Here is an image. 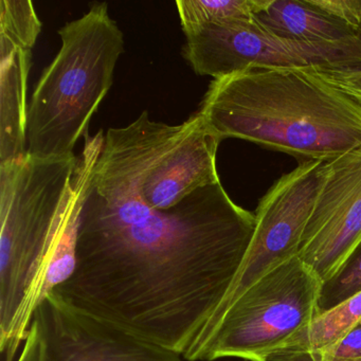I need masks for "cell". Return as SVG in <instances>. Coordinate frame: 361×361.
<instances>
[{
    "label": "cell",
    "instance_id": "1",
    "mask_svg": "<svg viewBox=\"0 0 361 361\" xmlns=\"http://www.w3.org/2000/svg\"><path fill=\"white\" fill-rule=\"evenodd\" d=\"M255 230L221 183L155 210L94 171L73 276L52 293L183 356L233 284Z\"/></svg>",
    "mask_w": 361,
    "mask_h": 361
},
{
    "label": "cell",
    "instance_id": "2",
    "mask_svg": "<svg viewBox=\"0 0 361 361\" xmlns=\"http://www.w3.org/2000/svg\"><path fill=\"white\" fill-rule=\"evenodd\" d=\"M105 135L81 155L0 164V350L13 361L45 299L46 274L63 235L81 215Z\"/></svg>",
    "mask_w": 361,
    "mask_h": 361
},
{
    "label": "cell",
    "instance_id": "3",
    "mask_svg": "<svg viewBox=\"0 0 361 361\" xmlns=\"http://www.w3.org/2000/svg\"><path fill=\"white\" fill-rule=\"evenodd\" d=\"M198 113L211 132L301 161L361 145V107L312 71L248 68L213 80Z\"/></svg>",
    "mask_w": 361,
    "mask_h": 361
},
{
    "label": "cell",
    "instance_id": "4",
    "mask_svg": "<svg viewBox=\"0 0 361 361\" xmlns=\"http://www.w3.org/2000/svg\"><path fill=\"white\" fill-rule=\"evenodd\" d=\"M62 47L37 82L29 103L27 155L75 158L90 120L109 94L124 52V35L105 3L59 30Z\"/></svg>",
    "mask_w": 361,
    "mask_h": 361
},
{
    "label": "cell",
    "instance_id": "5",
    "mask_svg": "<svg viewBox=\"0 0 361 361\" xmlns=\"http://www.w3.org/2000/svg\"><path fill=\"white\" fill-rule=\"evenodd\" d=\"M221 140L200 113L179 126L152 121L143 111L124 128L105 134L94 173L155 210H169L202 188L221 183Z\"/></svg>",
    "mask_w": 361,
    "mask_h": 361
},
{
    "label": "cell",
    "instance_id": "6",
    "mask_svg": "<svg viewBox=\"0 0 361 361\" xmlns=\"http://www.w3.org/2000/svg\"><path fill=\"white\" fill-rule=\"evenodd\" d=\"M322 281L295 257L247 289L225 312L212 333L190 346L187 361L240 358L267 361L300 329L318 317Z\"/></svg>",
    "mask_w": 361,
    "mask_h": 361
},
{
    "label": "cell",
    "instance_id": "7",
    "mask_svg": "<svg viewBox=\"0 0 361 361\" xmlns=\"http://www.w3.org/2000/svg\"><path fill=\"white\" fill-rule=\"evenodd\" d=\"M185 33L183 56L198 75L219 79L248 68L361 71V27L336 42L281 39L255 18L204 25Z\"/></svg>",
    "mask_w": 361,
    "mask_h": 361
},
{
    "label": "cell",
    "instance_id": "8",
    "mask_svg": "<svg viewBox=\"0 0 361 361\" xmlns=\"http://www.w3.org/2000/svg\"><path fill=\"white\" fill-rule=\"evenodd\" d=\"M323 162H300L259 200L255 213V233L240 271L225 299L190 346L202 343L247 289L274 268L297 257L318 195Z\"/></svg>",
    "mask_w": 361,
    "mask_h": 361
},
{
    "label": "cell",
    "instance_id": "9",
    "mask_svg": "<svg viewBox=\"0 0 361 361\" xmlns=\"http://www.w3.org/2000/svg\"><path fill=\"white\" fill-rule=\"evenodd\" d=\"M361 240V145L321 166L298 257L324 282Z\"/></svg>",
    "mask_w": 361,
    "mask_h": 361
},
{
    "label": "cell",
    "instance_id": "10",
    "mask_svg": "<svg viewBox=\"0 0 361 361\" xmlns=\"http://www.w3.org/2000/svg\"><path fill=\"white\" fill-rule=\"evenodd\" d=\"M31 326L39 342V361H183V356L130 335L75 310L50 293Z\"/></svg>",
    "mask_w": 361,
    "mask_h": 361
},
{
    "label": "cell",
    "instance_id": "11",
    "mask_svg": "<svg viewBox=\"0 0 361 361\" xmlns=\"http://www.w3.org/2000/svg\"><path fill=\"white\" fill-rule=\"evenodd\" d=\"M32 50L0 39V164L27 156V90Z\"/></svg>",
    "mask_w": 361,
    "mask_h": 361
},
{
    "label": "cell",
    "instance_id": "12",
    "mask_svg": "<svg viewBox=\"0 0 361 361\" xmlns=\"http://www.w3.org/2000/svg\"><path fill=\"white\" fill-rule=\"evenodd\" d=\"M253 18L271 35L293 41H341L357 35L360 29L327 16L310 0H271Z\"/></svg>",
    "mask_w": 361,
    "mask_h": 361
},
{
    "label": "cell",
    "instance_id": "13",
    "mask_svg": "<svg viewBox=\"0 0 361 361\" xmlns=\"http://www.w3.org/2000/svg\"><path fill=\"white\" fill-rule=\"evenodd\" d=\"M360 322L361 293H359L329 312L316 317L312 322L297 331L280 350L321 352L335 345Z\"/></svg>",
    "mask_w": 361,
    "mask_h": 361
},
{
    "label": "cell",
    "instance_id": "14",
    "mask_svg": "<svg viewBox=\"0 0 361 361\" xmlns=\"http://www.w3.org/2000/svg\"><path fill=\"white\" fill-rule=\"evenodd\" d=\"M271 0H178L177 12L183 32L216 23L251 20Z\"/></svg>",
    "mask_w": 361,
    "mask_h": 361
},
{
    "label": "cell",
    "instance_id": "15",
    "mask_svg": "<svg viewBox=\"0 0 361 361\" xmlns=\"http://www.w3.org/2000/svg\"><path fill=\"white\" fill-rule=\"evenodd\" d=\"M42 26L30 0H0V39L32 50Z\"/></svg>",
    "mask_w": 361,
    "mask_h": 361
},
{
    "label": "cell",
    "instance_id": "16",
    "mask_svg": "<svg viewBox=\"0 0 361 361\" xmlns=\"http://www.w3.org/2000/svg\"><path fill=\"white\" fill-rule=\"evenodd\" d=\"M361 293V240L331 278L322 282L317 308L318 316Z\"/></svg>",
    "mask_w": 361,
    "mask_h": 361
},
{
    "label": "cell",
    "instance_id": "17",
    "mask_svg": "<svg viewBox=\"0 0 361 361\" xmlns=\"http://www.w3.org/2000/svg\"><path fill=\"white\" fill-rule=\"evenodd\" d=\"M312 361H361V325H357L335 345L316 353H304Z\"/></svg>",
    "mask_w": 361,
    "mask_h": 361
},
{
    "label": "cell",
    "instance_id": "18",
    "mask_svg": "<svg viewBox=\"0 0 361 361\" xmlns=\"http://www.w3.org/2000/svg\"><path fill=\"white\" fill-rule=\"evenodd\" d=\"M321 11L355 29L361 27V0H310Z\"/></svg>",
    "mask_w": 361,
    "mask_h": 361
},
{
    "label": "cell",
    "instance_id": "19",
    "mask_svg": "<svg viewBox=\"0 0 361 361\" xmlns=\"http://www.w3.org/2000/svg\"><path fill=\"white\" fill-rule=\"evenodd\" d=\"M318 77L343 92L361 107V71H314Z\"/></svg>",
    "mask_w": 361,
    "mask_h": 361
},
{
    "label": "cell",
    "instance_id": "20",
    "mask_svg": "<svg viewBox=\"0 0 361 361\" xmlns=\"http://www.w3.org/2000/svg\"><path fill=\"white\" fill-rule=\"evenodd\" d=\"M18 361H39V342L37 331L31 326Z\"/></svg>",
    "mask_w": 361,
    "mask_h": 361
},
{
    "label": "cell",
    "instance_id": "21",
    "mask_svg": "<svg viewBox=\"0 0 361 361\" xmlns=\"http://www.w3.org/2000/svg\"><path fill=\"white\" fill-rule=\"evenodd\" d=\"M267 361H312L304 353L284 352L274 353Z\"/></svg>",
    "mask_w": 361,
    "mask_h": 361
},
{
    "label": "cell",
    "instance_id": "22",
    "mask_svg": "<svg viewBox=\"0 0 361 361\" xmlns=\"http://www.w3.org/2000/svg\"><path fill=\"white\" fill-rule=\"evenodd\" d=\"M358 325H361V322H360V323H359V324H358Z\"/></svg>",
    "mask_w": 361,
    "mask_h": 361
}]
</instances>
